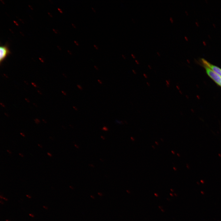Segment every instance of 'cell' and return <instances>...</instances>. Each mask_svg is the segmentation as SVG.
I'll return each mask as SVG.
<instances>
[{"label":"cell","instance_id":"obj_14","mask_svg":"<svg viewBox=\"0 0 221 221\" xmlns=\"http://www.w3.org/2000/svg\"><path fill=\"white\" fill-rule=\"evenodd\" d=\"M131 55L133 58H135V56L133 54H131Z\"/></svg>","mask_w":221,"mask_h":221},{"label":"cell","instance_id":"obj_17","mask_svg":"<svg viewBox=\"0 0 221 221\" xmlns=\"http://www.w3.org/2000/svg\"><path fill=\"white\" fill-rule=\"evenodd\" d=\"M3 199L4 200H7V198H6L3 197Z\"/></svg>","mask_w":221,"mask_h":221},{"label":"cell","instance_id":"obj_11","mask_svg":"<svg viewBox=\"0 0 221 221\" xmlns=\"http://www.w3.org/2000/svg\"><path fill=\"white\" fill-rule=\"evenodd\" d=\"M170 20L171 21V22L173 23V20L172 19V18L171 17H170Z\"/></svg>","mask_w":221,"mask_h":221},{"label":"cell","instance_id":"obj_6","mask_svg":"<svg viewBox=\"0 0 221 221\" xmlns=\"http://www.w3.org/2000/svg\"><path fill=\"white\" fill-rule=\"evenodd\" d=\"M94 47L96 49H99L98 47L95 44H94L93 45Z\"/></svg>","mask_w":221,"mask_h":221},{"label":"cell","instance_id":"obj_21","mask_svg":"<svg viewBox=\"0 0 221 221\" xmlns=\"http://www.w3.org/2000/svg\"><path fill=\"white\" fill-rule=\"evenodd\" d=\"M157 53L158 54L159 56H160V54H159V53L158 52H157Z\"/></svg>","mask_w":221,"mask_h":221},{"label":"cell","instance_id":"obj_13","mask_svg":"<svg viewBox=\"0 0 221 221\" xmlns=\"http://www.w3.org/2000/svg\"><path fill=\"white\" fill-rule=\"evenodd\" d=\"M47 154H48V156H52V155H51L50 153H47Z\"/></svg>","mask_w":221,"mask_h":221},{"label":"cell","instance_id":"obj_3","mask_svg":"<svg viewBox=\"0 0 221 221\" xmlns=\"http://www.w3.org/2000/svg\"><path fill=\"white\" fill-rule=\"evenodd\" d=\"M10 53L8 47L6 45L0 46V62H2Z\"/></svg>","mask_w":221,"mask_h":221},{"label":"cell","instance_id":"obj_2","mask_svg":"<svg viewBox=\"0 0 221 221\" xmlns=\"http://www.w3.org/2000/svg\"><path fill=\"white\" fill-rule=\"evenodd\" d=\"M201 60L203 65L209 68L221 77V69L220 68L212 64L204 59H202Z\"/></svg>","mask_w":221,"mask_h":221},{"label":"cell","instance_id":"obj_12","mask_svg":"<svg viewBox=\"0 0 221 221\" xmlns=\"http://www.w3.org/2000/svg\"><path fill=\"white\" fill-rule=\"evenodd\" d=\"M29 215H30V216H31V217H34V215L33 214H29Z\"/></svg>","mask_w":221,"mask_h":221},{"label":"cell","instance_id":"obj_7","mask_svg":"<svg viewBox=\"0 0 221 221\" xmlns=\"http://www.w3.org/2000/svg\"><path fill=\"white\" fill-rule=\"evenodd\" d=\"M73 108L75 110H76V111L78 110V109L75 106H73Z\"/></svg>","mask_w":221,"mask_h":221},{"label":"cell","instance_id":"obj_10","mask_svg":"<svg viewBox=\"0 0 221 221\" xmlns=\"http://www.w3.org/2000/svg\"><path fill=\"white\" fill-rule=\"evenodd\" d=\"M91 9L94 12H96V10L94 8L91 7Z\"/></svg>","mask_w":221,"mask_h":221},{"label":"cell","instance_id":"obj_1","mask_svg":"<svg viewBox=\"0 0 221 221\" xmlns=\"http://www.w3.org/2000/svg\"><path fill=\"white\" fill-rule=\"evenodd\" d=\"M208 75L221 87V77L207 67L203 65Z\"/></svg>","mask_w":221,"mask_h":221},{"label":"cell","instance_id":"obj_16","mask_svg":"<svg viewBox=\"0 0 221 221\" xmlns=\"http://www.w3.org/2000/svg\"><path fill=\"white\" fill-rule=\"evenodd\" d=\"M72 25H73V26L75 28H76V26L74 24H72Z\"/></svg>","mask_w":221,"mask_h":221},{"label":"cell","instance_id":"obj_9","mask_svg":"<svg viewBox=\"0 0 221 221\" xmlns=\"http://www.w3.org/2000/svg\"><path fill=\"white\" fill-rule=\"evenodd\" d=\"M94 67L96 70H99V68L96 65H94Z\"/></svg>","mask_w":221,"mask_h":221},{"label":"cell","instance_id":"obj_5","mask_svg":"<svg viewBox=\"0 0 221 221\" xmlns=\"http://www.w3.org/2000/svg\"><path fill=\"white\" fill-rule=\"evenodd\" d=\"M97 81H98V83H99L100 84H102L103 82H102V81L101 80H100V79H97Z\"/></svg>","mask_w":221,"mask_h":221},{"label":"cell","instance_id":"obj_8","mask_svg":"<svg viewBox=\"0 0 221 221\" xmlns=\"http://www.w3.org/2000/svg\"><path fill=\"white\" fill-rule=\"evenodd\" d=\"M74 42L75 43V44L76 45H77V46H78L79 45V44L78 43V42L76 41H74Z\"/></svg>","mask_w":221,"mask_h":221},{"label":"cell","instance_id":"obj_4","mask_svg":"<svg viewBox=\"0 0 221 221\" xmlns=\"http://www.w3.org/2000/svg\"><path fill=\"white\" fill-rule=\"evenodd\" d=\"M76 86L78 88V89H79V90H82L83 89V87H82L79 84H77Z\"/></svg>","mask_w":221,"mask_h":221},{"label":"cell","instance_id":"obj_22","mask_svg":"<svg viewBox=\"0 0 221 221\" xmlns=\"http://www.w3.org/2000/svg\"><path fill=\"white\" fill-rule=\"evenodd\" d=\"M6 221H10L8 220H6Z\"/></svg>","mask_w":221,"mask_h":221},{"label":"cell","instance_id":"obj_18","mask_svg":"<svg viewBox=\"0 0 221 221\" xmlns=\"http://www.w3.org/2000/svg\"><path fill=\"white\" fill-rule=\"evenodd\" d=\"M135 61L137 63V64H139V63H138V61H137V60H135Z\"/></svg>","mask_w":221,"mask_h":221},{"label":"cell","instance_id":"obj_19","mask_svg":"<svg viewBox=\"0 0 221 221\" xmlns=\"http://www.w3.org/2000/svg\"><path fill=\"white\" fill-rule=\"evenodd\" d=\"M44 208H45L46 209H48L47 208V207L44 206Z\"/></svg>","mask_w":221,"mask_h":221},{"label":"cell","instance_id":"obj_20","mask_svg":"<svg viewBox=\"0 0 221 221\" xmlns=\"http://www.w3.org/2000/svg\"><path fill=\"white\" fill-rule=\"evenodd\" d=\"M21 134L23 136H25V135L21 133Z\"/></svg>","mask_w":221,"mask_h":221},{"label":"cell","instance_id":"obj_15","mask_svg":"<svg viewBox=\"0 0 221 221\" xmlns=\"http://www.w3.org/2000/svg\"><path fill=\"white\" fill-rule=\"evenodd\" d=\"M122 56L124 59H126L125 56L123 54H122Z\"/></svg>","mask_w":221,"mask_h":221}]
</instances>
